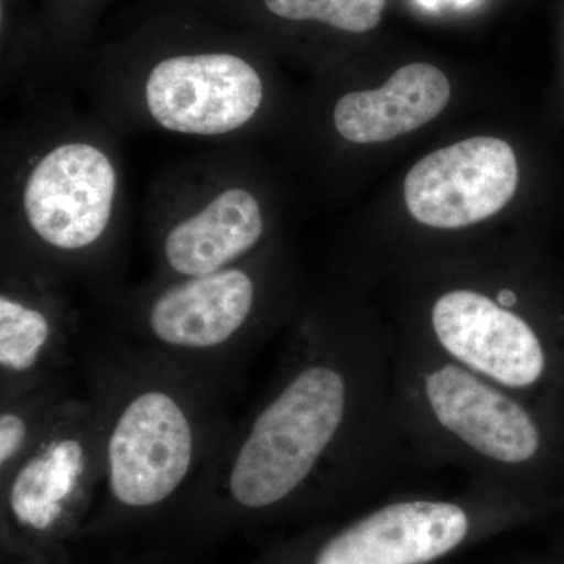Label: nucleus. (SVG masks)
Instances as JSON below:
<instances>
[{
  "instance_id": "obj_1",
  "label": "nucleus",
  "mask_w": 564,
  "mask_h": 564,
  "mask_svg": "<svg viewBox=\"0 0 564 564\" xmlns=\"http://www.w3.org/2000/svg\"><path fill=\"white\" fill-rule=\"evenodd\" d=\"M395 336L347 296L304 303L269 386L232 421L184 500L272 514L351 496L417 466L397 415Z\"/></svg>"
},
{
  "instance_id": "obj_16",
  "label": "nucleus",
  "mask_w": 564,
  "mask_h": 564,
  "mask_svg": "<svg viewBox=\"0 0 564 564\" xmlns=\"http://www.w3.org/2000/svg\"><path fill=\"white\" fill-rule=\"evenodd\" d=\"M111 0H41V22L55 79L79 69L90 52L96 22Z\"/></svg>"
},
{
  "instance_id": "obj_9",
  "label": "nucleus",
  "mask_w": 564,
  "mask_h": 564,
  "mask_svg": "<svg viewBox=\"0 0 564 564\" xmlns=\"http://www.w3.org/2000/svg\"><path fill=\"white\" fill-rule=\"evenodd\" d=\"M102 484L98 417L87 397L74 395L6 478L2 507L14 530L57 540L76 529Z\"/></svg>"
},
{
  "instance_id": "obj_7",
  "label": "nucleus",
  "mask_w": 564,
  "mask_h": 564,
  "mask_svg": "<svg viewBox=\"0 0 564 564\" xmlns=\"http://www.w3.org/2000/svg\"><path fill=\"white\" fill-rule=\"evenodd\" d=\"M152 281L220 272L274 237L273 195L247 147H220L162 170L144 199Z\"/></svg>"
},
{
  "instance_id": "obj_12",
  "label": "nucleus",
  "mask_w": 564,
  "mask_h": 564,
  "mask_svg": "<svg viewBox=\"0 0 564 564\" xmlns=\"http://www.w3.org/2000/svg\"><path fill=\"white\" fill-rule=\"evenodd\" d=\"M473 525L462 500H395L329 536L313 564H429L458 549Z\"/></svg>"
},
{
  "instance_id": "obj_13",
  "label": "nucleus",
  "mask_w": 564,
  "mask_h": 564,
  "mask_svg": "<svg viewBox=\"0 0 564 564\" xmlns=\"http://www.w3.org/2000/svg\"><path fill=\"white\" fill-rule=\"evenodd\" d=\"M451 93L443 69L430 63H410L381 87L348 90L334 98L329 126L337 139L351 147L384 143L440 117Z\"/></svg>"
},
{
  "instance_id": "obj_2",
  "label": "nucleus",
  "mask_w": 564,
  "mask_h": 564,
  "mask_svg": "<svg viewBox=\"0 0 564 564\" xmlns=\"http://www.w3.org/2000/svg\"><path fill=\"white\" fill-rule=\"evenodd\" d=\"M2 137L0 258L87 288H122L128 193L120 137L47 91Z\"/></svg>"
},
{
  "instance_id": "obj_5",
  "label": "nucleus",
  "mask_w": 564,
  "mask_h": 564,
  "mask_svg": "<svg viewBox=\"0 0 564 564\" xmlns=\"http://www.w3.org/2000/svg\"><path fill=\"white\" fill-rule=\"evenodd\" d=\"M98 304L111 332L172 356L232 397L256 355L304 303L276 240L220 272L122 285Z\"/></svg>"
},
{
  "instance_id": "obj_6",
  "label": "nucleus",
  "mask_w": 564,
  "mask_h": 564,
  "mask_svg": "<svg viewBox=\"0 0 564 564\" xmlns=\"http://www.w3.org/2000/svg\"><path fill=\"white\" fill-rule=\"evenodd\" d=\"M393 391L400 429L422 469L454 467L507 496L547 480L555 419L458 364L395 334Z\"/></svg>"
},
{
  "instance_id": "obj_10",
  "label": "nucleus",
  "mask_w": 564,
  "mask_h": 564,
  "mask_svg": "<svg viewBox=\"0 0 564 564\" xmlns=\"http://www.w3.org/2000/svg\"><path fill=\"white\" fill-rule=\"evenodd\" d=\"M73 288L0 258V397L79 369V313Z\"/></svg>"
},
{
  "instance_id": "obj_11",
  "label": "nucleus",
  "mask_w": 564,
  "mask_h": 564,
  "mask_svg": "<svg viewBox=\"0 0 564 564\" xmlns=\"http://www.w3.org/2000/svg\"><path fill=\"white\" fill-rule=\"evenodd\" d=\"M518 184L513 148L497 137H470L415 163L404 177L403 196L419 225L456 231L499 214Z\"/></svg>"
},
{
  "instance_id": "obj_4",
  "label": "nucleus",
  "mask_w": 564,
  "mask_h": 564,
  "mask_svg": "<svg viewBox=\"0 0 564 564\" xmlns=\"http://www.w3.org/2000/svg\"><path fill=\"white\" fill-rule=\"evenodd\" d=\"M79 377L101 432L107 510L144 514L184 500L228 433L231 397L109 328L80 343Z\"/></svg>"
},
{
  "instance_id": "obj_8",
  "label": "nucleus",
  "mask_w": 564,
  "mask_h": 564,
  "mask_svg": "<svg viewBox=\"0 0 564 564\" xmlns=\"http://www.w3.org/2000/svg\"><path fill=\"white\" fill-rule=\"evenodd\" d=\"M400 336L521 397L556 421L564 395V351L522 310L510 285H452L430 299Z\"/></svg>"
},
{
  "instance_id": "obj_14",
  "label": "nucleus",
  "mask_w": 564,
  "mask_h": 564,
  "mask_svg": "<svg viewBox=\"0 0 564 564\" xmlns=\"http://www.w3.org/2000/svg\"><path fill=\"white\" fill-rule=\"evenodd\" d=\"M269 43L285 28H321L345 35L372 32L386 0H174Z\"/></svg>"
},
{
  "instance_id": "obj_3",
  "label": "nucleus",
  "mask_w": 564,
  "mask_h": 564,
  "mask_svg": "<svg viewBox=\"0 0 564 564\" xmlns=\"http://www.w3.org/2000/svg\"><path fill=\"white\" fill-rule=\"evenodd\" d=\"M93 113L118 135L165 133L247 147L273 118L265 44L169 0L79 66Z\"/></svg>"
},
{
  "instance_id": "obj_15",
  "label": "nucleus",
  "mask_w": 564,
  "mask_h": 564,
  "mask_svg": "<svg viewBox=\"0 0 564 564\" xmlns=\"http://www.w3.org/2000/svg\"><path fill=\"white\" fill-rule=\"evenodd\" d=\"M77 375L79 369L35 388L0 397V480L39 443L73 399Z\"/></svg>"
}]
</instances>
